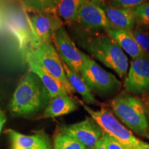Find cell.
Here are the masks:
<instances>
[{"instance_id": "obj_1", "label": "cell", "mask_w": 149, "mask_h": 149, "mask_svg": "<svg viewBox=\"0 0 149 149\" xmlns=\"http://www.w3.org/2000/svg\"><path fill=\"white\" fill-rule=\"evenodd\" d=\"M50 100L42 81L29 70L20 79L9 104V110L14 116H30L45 110Z\"/></svg>"}, {"instance_id": "obj_2", "label": "cell", "mask_w": 149, "mask_h": 149, "mask_svg": "<svg viewBox=\"0 0 149 149\" xmlns=\"http://www.w3.org/2000/svg\"><path fill=\"white\" fill-rule=\"evenodd\" d=\"M81 40L83 47L107 68L124 77L128 70V59L123 50L107 33H90Z\"/></svg>"}, {"instance_id": "obj_3", "label": "cell", "mask_w": 149, "mask_h": 149, "mask_svg": "<svg viewBox=\"0 0 149 149\" xmlns=\"http://www.w3.org/2000/svg\"><path fill=\"white\" fill-rule=\"evenodd\" d=\"M111 107L115 116L130 131L144 136L148 134L149 124L146 109L141 100L122 93L112 100Z\"/></svg>"}, {"instance_id": "obj_4", "label": "cell", "mask_w": 149, "mask_h": 149, "mask_svg": "<svg viewBox=\"0 0 149 149\" xmlns=\"http://www.w3.org/2000/svg\"><path fill=\"white\" fill-rule=\"evenodd\" d=\"M79 104L100 126L103 133L116 139L126 149H140L141 141L117 120L113 112L105 108L95 111L82 102Z\"/></svg>"}, {"instance_id": "obj_5", "label": "cell", "mask_w": 149, "mask_h": 149, "mask_svg": "<svg viewBox=\"0 0 149 149\" xmlns=\"http://www.w3.org/2000/svg\"><path fill=\"white\" fill-rule=\"evenodd\" d=\"M80 75L90 90L101 95L115 92L121 86L116 76L100 66L95 59L83 53V65Z\"/></svg>"}, {"instance_id": "obj_6", "label": "cell", "mask_w": 149, "mask_h": 149, "mask_svg": "<svg viewBox=\"0 0 149 149\" xmlns=\"http://www.w3.org/2000/svg\"><path fill=\"white\" fill-rule=\"evenodd\" d=\"M31 53L41 66L64 86L69 95L74 93L67 79L63 61L53 43L42 44L31 50Z\"/></svg>"}, {"instance_id": "obj_7", "label": "cell", "mask_w": 149, "mask_h": 149, "mask_svg": "<svg viewBox=\"0 0 149 149\" xmlns=\"http://www.w3.org/2000/svg\"><path fill=\"white\" fill-rule=\"evenodd\" d=\"M26 15L34 40L33 48L42 44L53 43L54 33L64 26V22L55 13H33L32 15L26 13Z\"/></svg>"}, {"instance_id": "obj_8", "label": "cell", "mask_w": 149, "mask_h": 149, "mask_svg": "<svg viewBox=\"0 0 149 149\" xmlns=\"http://www.w3.org/2000/svg\"><path fill=\"white\" fill-rule=\"evenodd\" d=\"M52 42L63 62L72 70L80 74L83 65V52L75 45L64 26L55 31Z\"/></svg>"}, {"instance_id": "obj_9", "label": "cell", "mask_w": 149, "mask_h": 149, "mask_svg": "<svg viewBox=\"0 0 149 149\" xmlns=\"http://www.w3.org/2000/svg\"><path fill=\"white\" fill-rule=\"evenodd\" d=\"M74 24L88 33H99L111 28L105 12L95 0H87L81 6Z\"/></svg>"}, {"instance_id": "obj_10", "label": "cell", "mask_w": 149, "mask_h": 149, "mask_svg": "<svg viewBox=\"0 0 149 149\" xmlns=\"http://www.w3.org/2000/svg\"><path fill=\"white\" fill-rule=\"evenodd\" d=\"M8 31L15 37L22 58L25 61L27 54L33 48V36L26 15V10L13 11L6 20Z\"/></svg>"}, {"instance_id": "obj_11", "label": "cell", "mask_w": 149, "mask_h": 149, "mask_svg": "<svg viewBox=\"0 0 149 149\" xmlns=\"http://www.w3.org/2000/svg\"><path fill=\"white\" fill-rule=\"evenodd\" d=\"M124 86L128 92L133 94H148L149 56L131 61Z\"/></svg>"}, {"instance_id": "obj_12", "label": "cell", "mask_w": 149, "mask_h": 149, "mask_svg": "<svg viewBox=\"0 0 149 149\" xmlns=\"http://www.w3.org/2000/svg\"><path fill=\"white\" fill-rule=\"evenodd\" d=\"M59 130L77 139L88 149H94L103 134L100 126L91 117L75 124L61 126Z\"/></svg>"}, {"instance_id": "obj_13", "label": "cell", "mask_w": 149, "mask_h": 149, "mask_svg": "<svg viewBox=\"0 0 149 149\" xmlns=\"http://www.w3.org/2000/svg\"><path fill=\"white\" fill-rule=\"evenodd\" d=\"M103 8L111 27L131 31L135 25L133 9L114 6L107 0H95Z\"/></svg>"}, {"instance_id": "obj_14", "label": "cell", "mask_w": 149, "mask_h": 149, "mask_svg": "<svg viewBox=\"0 0 149 149\" xmlns=\"http://www.w3.org/2000/svg\"><path fill=\"white\" fill-rule=\"evenodd\" d=\"M105 33L133 59L148 56L139 46L131 31L111 27Z\"/></svg>"}, {"instance_id": "obj_15", "label": "cell", "mask_w": 149, "mask_h": 149, "mask_svg": "<svg viewBox=\"0 0 149 149\" xmlns=\"http://www.w3.org/2000/svg\"><path fill=\"white\" fill-rule=\"evenodd\" d=\"M25 62L27 63L30 71L36 74L40 79V81H42L43 85L48 91L51 99L58 95H69L66 89L64 88V86L59 81H57L55 78L52 77L51 74L48 73L40 66L35 57H33L31 51L27 54Z\"/></svg>"}, {"instance_id": "obj_16", "label": "cell", "mask_w": 149, "mask_h": 149, "mask_svg": "<svg viewBox=\"0 0 149 149\" xmlns=\"http://www.w3.org/2000/svg\"><path fill=\"white\" fill-rule=\"evenodd\" d=\"M79 102L72 98L70 95H62L54 97L50 100L44 110V118H55L68 115L77 109Z\"/></svg>"}, {"instance_id": "obj_17", "label": "cell", "mask_w": 149, "mask_h": 149, "mask_svg": "<svg viewBox=\"0 0 149 149\" xmlns=\"http://www.w3.org/2000/svg\"><path fill=\"white\" fill-rule=\"evenodd\" d=\"M6 133L10 137L12 149L36 148L50 145L47 135L43 132H39L32 135H26L18 133L16 130L8 129Z\"/></svg>"}, {"instance_id": "obj_18", "label": "cell", "mask_w": 149, "mask_h": 149, "mask_svg": "<svg viewBox=\"0 0 149 149\" xmlns=\"http://www.w3.org/2000/svg\"><path fill=\"white\" fill-rule=\"evenodd\" d=\"M63 64H64V68L65 72H66L67 79H68V82L71 86L74 93H77L78 94L80 95L86 104H97V102L93 95L92 91L90 90L88 86L84 81L80 74L72 70L64 62H63Z\"/></svg>"}, {"instance_id": "obj_19", "label": "cell", "mask_w": 149, "mask_h": 149, "mask_svg": "<svg viewBox=\"0 0 149 149\" xmlns=\"http://www.w3.org/2000/svg\"><path fill=\"white\" fill-rule=\"evenodd\" d=\"M87 0H61L57 9V13L64 23L74 24L81 6Z\"/></svg>"}, {"instance_id": "obj_20", "label": "cell", "mask_w": 149, "mask_h": 149, "mask_svg": "<svg viewBox=\"0 0 149 149\" xmlns=\"http://www.w3.org/2000/svg\"><path fill=\"white\" fill-rule=\"evenodd\" d=\"M61 0H23V3L26 10L33 13H55Z\"/></svg>"}, {"instance_id": "obj_21", "label": "cell", "mask_w": 149, "mask_h": 149, "mask_svg": "<svg viewBox=\"0 0 149 149\" xmlns=\"http://www.w3.org/2000/svg\"><path fill=\"white\" fill-rule=\"evenodd\" d=\"M53 149H88L77 139L59 130L54 137Z\"/></svg>"}, {"instance_id": "obj_22", "label": "cell", "mask_w": 149, "mask_h": 149, "mask_svg": "<svg viewBox=\"0 0 149 149\" xmlns=\"http://www.w3.org/2000/svg\"><path fill=\"white\" fill-rule=\"evenodd\" d=\"M135 24L149 26V3L146 2L133 9Z\"/></svg>"}, {"instance_id": "obj_23", "label": "cell", "mask_w": 149, "mask_h": 149, "mask_svg": "<svg viewBox=\"0 0 149 149\" xmlns=\"http://www.w3.org/2000/svg\"><path fill=\"white\" fill-rule=\"evenodd\" d=\"M135 40L141 49L148 55L149 54V33L139 28L134 27L131 31Z\"/></svg>"}, {"instance_id": "obj_24", "label": "cell", "mask_w": 149, "mask_h": 149, "mask_svg": "<svg viewBox=\"0 0 149 149\" xmlns=\"http://www.w3.org/2000/svg\"><path fill=\"white\" fill-rule=\"evenodd\" d=\"M114 6L122 8L133 9L138 6L146 3L147 0H108Z\"/></svg>"}, {"instance_id": "obj_25", "label": "cell", "mask_w": 149, "mask_h": 149, "mask_svg": "<svg viewBox=\"0 0 149 149\" xmlns=\"http://www.w3.org/2000/svg\"><path fill=\"white\" fill-rule=\"evenodd\" d=\"M101 139L107 149H126L119 141L105 133L102 134Z\"/></svg>"}, {"instance_id": "obj_26", "label": "cell", "mask_w": 149, "mask_h": 149, "mask_svg": "<svg viewBox=\"0 0 149 149\" xmlns=\"http://www.w3.org/2000/svg\"><path fill=\"white\" fill-rule=\"evenodd\" d=\"M6 122V117L5 113L0 109V133H1V129H2L3 124H5Z\"/></svg>"}, {"instance_id": "obj_27", "label": "cell", "mask_w": 149, "mask_h": 149, "mask_svg": "<svg viewBox=\"0 0 149 149\" xmlns=\"http://www.w3.org/2000/svg\"><path fill=\"white\" fill-rule=\"evenodd\" d=\"M94 149H107V148H106L105 145H104L103 141H102L101 138H100V140H99L97 141V143L96 144Z\"/></svg>"}, {"instance_id": "obj_28", "label": "cell", "mask_w": 149, "mask_h": 149, "mask_svg": "<svg viewBox=\"0 0 149 149\" xmlns=\"http://www.w3.org/2000/svg\"><path fill=\"white\" fill-rule=\"evenodd\" d=\"M140 149H149V144L141 141L140 144Z\"/></svg>"}, {"instance_id": "obj_29", "label": "cell", "mask_w": 149, "mask_h": 149, "mask_svg": "<svg viewBox=\"0 0 149 149\" xmlns=\"http://www.w3.org/2000/svg\"><path fill=\"white\" fill-rule=\"evenodd\" d=\"M29 149H51V145H49V146H46L40 147V148H29Z\"/></svg>"}, {"instance_id": "obj_30", "label": "cell", "mask_w": 149, "mask_h": 149, "mask_svg": "<svg viewBox=\"0 0 149 149\" xmlns=\"http://www.w3.org/2000/svg\"><path fill=\"white\" fill-rule=\"evenodd\" d=\"M2 23H3V17H2V15H1V11H0V29H1V26H2Z\"/></svg>"}, {"instance_id": "obj_31", "label": "cell", "mask_w": 149, "mask_h": 149, "mask_svg": "<svg viewBox=\"0 0 149 149\" xmlns=\"http://www.w3.org/2000/svg\"><path fill=\"white\" fill-rule=\"evenodd\" d=\"M145 137H147V138H148V139H149V134H147L146 135H145Z\"/></svg>"}, {"instance_id": "obj_32", "label": "cell", "mask_w": 149, "mask_h": 149, "mask_svg": "<svg viewBox=\"0 0 149 149\" xmlns=\"http://www.w3.org/2000/svg\"><path fill=\"white\" fill-rule=\"evenodd\" d=\"M20 1H23V0H20Z\"/></svg>"}]
</instances>
